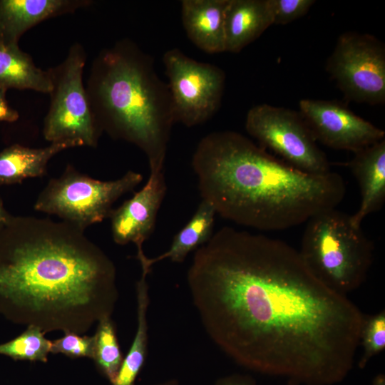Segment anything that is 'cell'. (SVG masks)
Here are the masks:
<instances>
[{"instance_id":"obj_29","label":"cell","mask_w":385,"mask_h":385,"mask_svg":"<svg viewBox=\"0 0 385 385\" xmlns=\"http://www.w3.org/2000/svg\"><path fill=\"white\" fill-rule=\"evenodd\" d=\"M372 385H385V376L384 374L376 375L372 380Z\"/></svg>"},{"instance_id":"obj_3","label":"cell","mask_w":385,"mask_h":385,"mask_svg":"<svg viewBox=\"0 0 385 385\" xmlns=\"http://www.w3.org/2000/svg\"><path fill=\"white\" fill-rule=\"evenodd\" d=\"M192 166L202 200L222 217L258 230H282L307 222L336 208L346 192L339 174L302 172L230 130L202 138Z\"/></svg>"},{"instance_id":"obj_25","label":"cell","mask_w":385,"mask_h":385,"mask_svg":"<svg viewBox=\"0 0 385 385\" xmlns=\"http://www.w3.org/2000/svg\"><path fill=\"white\" fill-rule=\"evenodd\" d=\"M314 0H269L273 24L284 25L305 15Z\"/></svg>"},{"instance_id":"obj_8","label":"cell","mask_w":385,"mask_h":385,"mask_svg":"<svg viewBox=\"0 0 385 385\" xmlns=\"http://www.w3.org/2000/svg\"><path fill=\"white\" fill-rule=\"evenodd\" d=\"M247 132L260 146L270 149L286 163L309 174L331 172L330 163L299 113L262 103L247 112Z\"/></svg>"},{"instance_id":"obj_22","label":"cell","mask_w":385,"mask_h":385,"mask_svg":"<svg viewBox=\"0 0 385 385\" xmlns=\"http://www.w3.org/2000/svg\"><path fill=\"white\" fill-rule=\"evenodd\" d=\"M51 341L38 327H26L21 334L5 343L0 344V355L15 361L47 362L51 353Z\"/></svg>"},{"instance_id":"obj_30","label":"cell","mask_w":385,"mask_h":385,"mask_svg":"<svg viewBox=\"0 0 385 385\" xmlns=\"http://www.w3.org/2000/svg\"><path fill=\"white\" fill-rule=\"evenodd\" d=\"M155 385H180V384L177 379H172L167 380L165 381L160 382L159 384H156Z\"/></svg>"},{"instance_id":"obj_18","label":"cell","mask_w":385,"mask_h":385,"mask_svg":"<svg viewBox=\"0 0 385 385\" xmlns=\"http://www.w3.org/2000/svg\"><path fill=\"white\" fill-rule=\"evenodd\" d=\"M216 215L213 206L202 200L191 219L175 235L168 250L153 258L148 257L143 250H140L137 252L136 258L140 264H144L150 269L154 264L166 259L173 262H183L190 252L211 238Z\"/></svg>"},{"instance_id":"obj_2","label":"cell","mask_w":385,"mask_h":385,"mask_svg":"<svg viewBox=\"0 0 385 385\" xmlns=\"http://www.w3.org/2000/svg\"><path fill=\"white\" fill-rule=\"evenodd\" d=\"M116 269L82 230L13 216L0 230V314L20 325L83 334L111 317Z\"/></svg>"},{"instance_id":"obj_26","label":"cell","mask_w":385,"mask_h":385,"mask_svg":"<svg viewBox=\"0 0 385 385\" xmlns=\"http://www.w3.org/2000/svg\"><path fill=\"white\" fill-rule=\"evenodd\" d=\"M6 91L0 89V121L12 123L19 118L18 111L11 108L6 98Z\"/></svg>"},{"instance_id":"obj_5","label":"cell","mask_w":385,"mask_h":385,"mask_svg":"<svg viewBox=\"0 0 385 385\" xmlns=\"http://www.w3.org/2000/svg\"><path fill=\"white\" fill-rule=\"evenodd\" d=\"M374 245L351 215L336 208L307 220L299 254L324 285L344 296L365 281L374 258Z\"/></svg>"},{"instance_id":"obj_13","label":"cell","mask_w":385,"mask_h":385,"mask_svg":"<svg viewBox=\"0 0 385 385\" xmlns=\"http://www.w3.org/2000/svg\"><path fill=\"white\" fill-rule=\"evenodd\" d=\"M91 0H0V43L19 46L22 35L47 19L89 6Z\"/></svg>"},{"instance_id":"obj_24","label":"cell","mask_w":385,"mask_h":385,"mask_svg":"<svg viewBox=\"0 0 385 385\" xmlns=\"http://www.w3.org/2000/svg\"><path fill=\"white\" fill-rule=\"evenodd\" d=\"M94 351V337L66 332L57 339L51 341V353L62 354L72 359L93 358Z\"/></svg>"},{"instance_id":"obj_17","label":"cell","mask_w":385,"mask_h":385,"mask_svg":"<svg viewBox=\"0 0 385 385\" xmlns=\"http://www.w3.org/2000/svg\"><path fill=\"white\" fill-rule=\"evenodd\" d=\"M82 146L75 141L51 143L44 148H33L14 144L0 152V185L19 183L30 178L43 176L49 160L58 153Z\"/></svg>"},{"instance_id":"obj_11","label":"cell","mask_w":385,"mask_h":385,"mask_svg":"<svg viewBox=\"0 0 385 385\" xmlns=\"http://www.w3.org/2000/svg\"><path fill=\"white\" fill-rule=\"evenodd\" d=\"M299 113L315 140L354 153L385 139V132L334 101L302 99Z\"/></svg>"},{"instance_id":"obj_6","label":"cell","mask_w":385,"mask_h":385,"mask_svg":"<svg viewBox=\"0 0 385 385\" xmlns=\"http://www.w3.org/2000/svg\"><path fill=\"white\" fill-rule=\"evenodd\" d=\"M140 173L128 170L108 181L96 180L67 165L59 178H52L38 195L36 211L59 217L82 230L109 217L114 202L142 181Z\"/></svg>"},{"instance_id":"obj_12","label":"cell","mask_w":385,"mask_h":385,"mask_svg":"<svg viewBox=\"0 0 385 385\" xmlns=\"http://www.w3.org/2000/svg\"><path fill=\"white\" fill-rule=\"evenodd\" d=\"M166 190L164 166L150 167L145 185L110 215L112 237L116 244L133 242L137 249L143 248L153 232Z\"/></svg>"},{"instance_id":"obj_7","label":"cell","mask_w":385,"mask_h":385,"mask_svg":"<svg viewBox=\"0 0 385 385\" xmlns=\"http://www.w3.org/2000/svg\"><path fill=\"white\" fill-rule=\"evenodd\" d=\"M86 53L73 43L66 58L48 69L51 101L43 126V135L51 143L71 140L95 148L103 133L99 128L83 81Z\"/></svg>"},{"instance_id":"obj_14","label":"cell","mask_w":385,"mask_h":385,"mask_svg":"<svg viewBox=\"0 0 385 385\" xmlns=\"http://www.w3.org/2000/svg\"><path fill=\"white\" fill-rule=\"evenodd\" d=\"M361 194L357 211L351 215L361 227L365 217L381 209L385 200V139L354 153L349 163Z\"/></svg>"},{"instance_id":"obj_10","label":"cell","mask_w":385,"mask_h":385,"mask_svg":"<svg viewBox=\"0 0 385 385\" xmlns=\"http://www.w3.org/2000/svg\"><path fill=\"white\" fill-rule=\"evenodd\" d=\"M327 71L345 97L371 105L385 101V47L366 34H342L328 58Z\"/></svg>"},{"instance_id":"obj_16","label":"cell","mask_w":385,"mask_h":385,"mask_svg":"<svg viewBox=\"0 0 385 385\" xmlns=\"http://www.w3.org/2000/svg\"><path fill=\"white\" fill-rule=\"evenodd\" d=\"M272 24L269 0H229L225 16V51L240 52Z\"/></svg>"},{"instance_id":"obj_23","label":"cell","mask_w":385,"mask_h":385,"mask_svg":"<svg viewBox=\"0 0 385 385\" xmlns=\"http://www.w3.org/2000/svg\"><path fill=\"white\" fill-rule=\"evenodd\" d=\"M362 354L358 366L364 369L369 361L385 348V311L371 315L364 314L359 334Z\"/></svg>"},{"instance_id":"obj_15","label":"cell","mask_w":385,"mask_h":385,"mask_svg":"<svg viewBox=\"0 0 385 385\" xmlns=\"http://www.w3.org/2000/svg\"><path fill=\"white\" fill-rule=\"evenodd\" d=\"M229 0H183L181 18L189 39L208 53L225 51V16Z\"/></svg>"},{"instance_id":"obj_28","label":"cell","mask_w":385,"mask_h":385,"mask_svg":"<svg viewBox=\"0 0 385 385\" xmlns=\"http://www.w3.org/2000/svg\"><path fill=\"white\" fill-rule=\"evenodd\" d=\"M11 217V215L6 211L0 199V230L8 222Z\"/></svg>"},{"instance_id":"obj_21","label":"cell","mask_w":385,"mask_h":385,"mask_svg":"<svg viewBox=\"0 0 385 385\" xmlns=\"http://www.w3.org/2000/svg\"><path fill=\"white\" fill-rule=\"evenodd\" d=\"M93 337L92 359L99 371L112 384L117 376L123 357L111 317H105L98 322Z\"/></svg>"},{"instance_id":"obj_9","label":"cell","mask_w":385,"mask_h":385,"mask_svg":"<svg viewBox=\"0 0 385 385\" xmlns=\"http://www.w3.org/2000/svg\"><path fill=\"white\" fill-rule=\"evenodd\" d=\"M175 123L187 127L205 123L220 106L225 83L218 66L197 61L178 48L163 56Z\"/></svg>"},{"instance_id":"obj_19","label":"cell","mask_w":385,"mask_h":385,"mask_svg":"<svg viewBox=\"0 0 385 385\" xmlns=\"http://www.w3.org/2000/svg\"><path fill=\"white\" fill-rule=\"evenodd\" d=\"M0 89L31 90L49 93L51 81L48 70L37 67L32 57L19 46L0 43Z\"/></svg>"},{"instance_id":"obj_4","label":"cell","mask_w":385,"mask_h":385,"mask_svg":"<svg viewBox=\"0 0 385 385\" xmlns=\"http://www.w3.org/2000/svg\"><path fill=\"white\" fill-rule=\"evenodd\" d=\"M86 90L102 133L138 147L149 167L164 166L175 120L168 83L150 55L129 38L102 49L92 62Z\"/></svg>"},{"instance_id":"obj_1","label":"cell","mask_w":385,"mask_h":385,"mask_svg":"<svg viewBox=\"0 0 385 385\" xmlns=\"http://www.w3.org/2000/svg\"><path fill=\"white\" fill-rule=\"evenodd\" d=\"M187 283L205 332L240 366L287 385H334L352 369L364 314L284 241L224 227L196 250Z\"/></svg>"},{"instance_id":"obj_27","label":"cell","mask_w":385,"mask_h":385,"mask_svg":"<svg viewBox=\"0 0 385 385\" xmlns=\"http://www.w3.org/2000/svg\"><path fill=\"white\" fill-rule=\"evenodd\" d=\"M215 385H257L255 380L249 375L232 374L219 378Z\"/></svg>"},{"instance_id":"obj_20","label":"cell","mask_w":385,"mask_h":385,"mask_svg":"<svg viewBox=\"0 0 385 385\" xmlns=\"http://www.w3.org/2000/svg\"><path fill=\"white\" fill-rule=\"evenodd\" d=\"M141 276L136 283L137 328L129 351L112 385H135L148 354V309L150 303L147 277L151 270L141 266Z\"/></svg>"}]
</instances>
